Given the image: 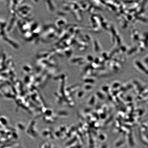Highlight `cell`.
Returning a JSON list of instances; mask_svg holds the SVG:
<instances>
[{
    "instance_id": "6da1fadb",
    "label": "cell",
    "mask_w": 148,
    "mask_h": 148,
    "mask_svg": "<svg viewBox=\"0 0 148 148\" xmlns=\"http://www.w3.org/2000/svg\"><path fill=\"white\" fill-rule=\"evenodd\" d=\"M101 148H108L106 145H103L102 147H101Z\"/></svg>"
}]
</instances>
